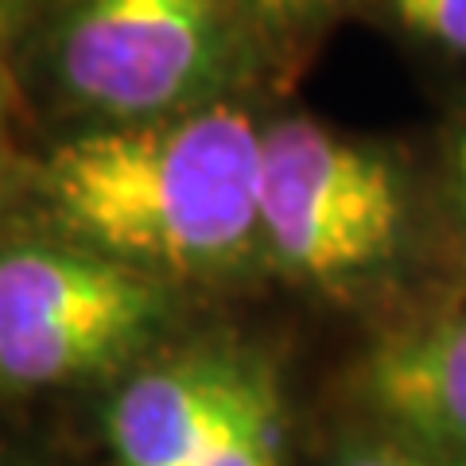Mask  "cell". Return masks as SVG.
Masks as SVG:
<instances>
[{
    "mask_svg": "<svg viewBox=\"0 0 466 466\" xmlns=\"http://www.w3.org/2000/svg\"><path fill=\"white\" fill-rule=\"evenodd\" d=\"M260 133L238 101L86 128L47 156L39 183L86 249L156 280L218 276L260 245Z\"/></svg>",
    "mask_w": 466,
    "mask_h": 466,
    "instance_id": "1",
    "label": "cell"
},
{
    "mask_svg": "<svg viewBox=\"0 0 466 466\" xmlns=\"http://www.w3.org/2000/svg\"><path fill=\"white\" fill-rule=\"evenodd\" d=\"M233 0H63L47 35V78L90 128L198 113L265 63Z\"/></svg>",
    "mask_w": 466,
    "mask_h": 466,
    "instance_id": "2",
    "label": "cell"
},
{
    "mask_svg": "<svg viewBox=\"0 0 466 466\" xmlns=\"http://www.w3.org/2000/svg\"><path fill=\"white\" fill-rule=\"evenodd\" d=\"M408 226L404 171L385 148L315 116L260 133V245L315 284H346L389 265Z\"/></svg>",
    "mask_w": 466,
    "mask_h": 466,
    "instance_id": "3",
    "label": "cell"
},
{
    "mask_svg": "<svg viewBox=\"0 0 466 466\" xmlns=\"http://www.w3.org/2000/svg\"><path fill=\"white\" fill-rule=\"evenodd\" d=\"M164 323V284L86 245L0 249V385L106 373Z\"/></svg>",
    "mask_w": 466,
    "mask_h": 466,
    "instance_id": "4",
    "label": "cell"
},
{
    "mask_svg": "<svg viewBox=\"0 0 466 466\" xmlns=\"http://www.w3.org/2000/svg\"><path fill=\"white\" fill-rule=\"evenodd\" d=\"M265 381V370L214 354L137 373L109 412L116 459L121 466H198Z\"/></svg>",
    "mask_w": 466,
    "mask_h": 466,
    "instance_id": "5",
    "label": "cell"
},
{
    "mask_svg": "<svg viewBox=\"0 0 466 466\" xmlns=\"http://www.w3.org/2000/svg\"><path fill=\"white\" fill-rule=\"evenodd\" d=\"M361 397L397 440L466 459V308L389 330L361 361Z\"/></svg>",
    "mask_w": 466,
    "mask_h": 466,
    "instance_id": "6",
    "label": "cell"
},
{
    "mask_svg": "<svg viewBox=\"0 0 466 466\" xmlns=\"http://www.w3.org/2000/svg\"><path fill=\"white\" fill-rule=\"evenodd\" d=\"M198 466H284V416L272 381L260 385Z\"/></svg>",
    "mask_w": 466,
    "mask_h": 466,
    "instance_id": "7",
    "label": "cell"
},
{
    "mask_svg": "<svg viewBox=\"0 0 466 466\" xmlns=\"http://www.w3.org/2000/svg\"><path fill=\"white\" fill-rule=\"evenodd\" d=\"M233 5L249 20L265 51H291L323 32L346 8V0H233Z\"/></svg>",
    "mask_w": 466,
    "mask_h": 466,
    "instance_id": "8",
    "label": "cell"
},
{
    "mask_svg": "<svg viewBox=\"0 0 466 466\" xmlns=\"http://www.w3.org/2000/svg\"><path fill=\"white\" fill-rule=\"evenodd\" d=\"M392 24L412 39L466 58V0H381Z\"/></svg>",
    "mask_w": 466,
    "mask_h": 466,
    "instance_id": "9",
    "label": "cell"
},
{
    "mask_svg": "<svg viewBox=\"0 0 466 466\" xmlns=\"http://www.w3.org/2000/svg\"><path fill=\"white\" fill-rule=\"evenodd\" d=\"M342 466H466V459L404 443V440H385V443H366V447L350 451Z\"/></svg>",
    "mask_w": 466,
    "mask_h": 466,
    "instance_id": "10",
    "label": "cell"
},
{
    "mask_svg": "<svg viewBox=\"0 0 466 466\" xmlns=\"http://www.w3.org/2000/svg\"><path fill=\"white\" fill-rule=\"evenodd\" d=\"M451 187H455L459 214L466 222V125L459 128V137L451 140Z\"/></svg>",
    "mask_w": 466,
    "mask_h": 466,
    "instance_id": "11",
    "label": "cell"
},
{
    "mask_svg": "<svg viewBox=\"0 0 466 466\" xmlns=\"http://www.w3.org/2000/svg\"><path fill=\"white\" fill-rule=\"evenodd\" d=\"M8 183H12V137L5 121V101H0V202L8 195Z\"/></svg>",
    "mask_w": 466,
    "mask_h": 466,
    "instance_id": "12",
    "label": "cell"
},
{
    "mask_svg": "<svg viewBox=\"0 0 466 466\" xmlns=\"http://www.w3.org/2000/svg\"><path fill=\"white\" fill-rule=\"evenodd\" d=\"M16 0H0V51L8 47V39H12V27H16Z\"/></svg>",
    "mask_w": 466,
    "mask_h": 466,
    "instance_id": "13",
    "label": "cell"
}]
</instances>
